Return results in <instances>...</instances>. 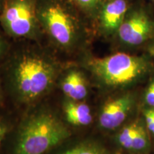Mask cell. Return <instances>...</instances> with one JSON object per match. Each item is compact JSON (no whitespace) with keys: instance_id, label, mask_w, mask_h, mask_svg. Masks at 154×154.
Returning a JSON list of instances; mask_svg holds the SVG:
<instances>
[{"instance_id":"obj_1","label":"cell","mask_w":154,"mask_h":154,"mask_svg":"<svg viewBox=\"0 0 154 154\" xmlns=\"http://www.w3.org/2000/svg\"><path fill=\"white\" fill-rule=\"evenodd\" d=\"M36 13L43 37L54 49L66 54H82L84 58L90 54L93 28L69 0H37Z\"/></svg>"},{"instance_id":"obj_2","label":"cell","mask_w":154,"mask_h":154,"mask_svg":"<svg viewBox=\"0 0 154 154\" xmlns=\"http://www.w3.org/2000/svg\"><path fill=\"white\" fill-rule=\"evenodd\" d=\"M7 82L19 101H36L51 89L59 71L56 58L34 42L12 53L7 61Z\"/></svg>"},{"instance_id":"obj_3","label":"cell","mask_w":154,"mask_h":154,"mask_svg":"<svg viewBox=\"0 0 154 154\" xmlns=\"http://www.w3.org/2000/svg\"><path fill=\"white\" fill-rule=\"evenodd\" d=\"M88 70L102 87L124 89L143 82L154 72V61L147 53L117 51L104 57L91 54L84 58Z\"/></svg>"},{"instance_id":"obj_4","label":"cell","mask_w":154,"mask_h":154,"mask_svg":"<svg viewBox=\"0 0 154 154\" xmlns=\"http://www.w3.org/2000/svg\"><path fill=\"white\" fill-rule=\"evenodd\" d=\"M70 131L54 113L42 111L31 115L19 128L13 154H44L62 143Z\"/></svg>"},{"instance_id":"obj_5","label":"cell","mask_w":154,"mask_h":154,"mask_svg":"<svg viewBox=\"0 0 154 154\" xmlns=\"http://www.w3.org/2000/svg\"><path fill=\"white\" fill-rule=\"evenodd\" d=\"M154 38V6L146 0H133L114 37L118 51H143Z\"/></svg>"},{"instance_id":"obj_6","label":"cell","mask_w":154,"mask_h":154,"mask_svg":"<svg viewBox=\"0 0 154 154\" xmlns=\"http://www.w3.org/2000/svg\"><path fill=\"white\" fill-rule=\"evenodd\" d=\"M37 0H5L0 12V25L14 39L39 43L43 34L36 13Z\"/></svg>"},{"instance_id":"obj_7","label":"cell","mask_w":154,"mask_h":154,"mask_svg":"<svg viewBox=\"0 0 154 154\" xmlns=\"http://www.w3.org/2000/svg\"><path fill=\"white\" fill-rule=\"evenodd\" d=\"M137 100L136 92L127 91L106 101L99 115L100 128L106 131L117 129L134 110Z\"/></svg>"},{"instance_id":"obj_8","label":"cell","mask_w":154,"mask_h":154,"mask_svg":"<svg viewBox=\"0 0 154 154\" xmlns=\"http://www.w3.org/2000/svg\"><path fill=\"white\" fill-rule=\"evenodd\" d=\"M133 0H106L93 26L95 35L112 40L124 20Z\"/></svg>"},{"instance_id":"obj_9","label":"cell","mask_w":154,"mask_h":154,"mask_svg":"<svg viewBox=\"0 0 154 154\" xmlns=\"http://www.w3.org/2000/svg\"><path fill=\"white\" fill-rule=\"evenodd\" d=\"M116 140L121 147L134 153H144L151 149V134L143 118L125 125L117 134Z\"/></svg>"},{"instance_id":"obj_10","label":"cell","mask_w":154,"mask_h":154,"mask_svg":"<svg viewBox=\"0 0 154 154\" xmlns=\"http://www.w3.org/2000/svg\"><path fill=\"white\" fill-rule=\"evenodd\" d=\"M61 88L63 93L73 101H82L88 94L85 77L82 72L76 69H72L67 73L61 83Z\"/></svg>"},{"instance_id":"obj_11","label":"cell","mask_w":154,"mask_h":154,"mask_svg":"<svg viewBox=\"0 0 154 154\" xmlns=\"http://www.w3.org/2000/svg\"><path fill=\"white\" fill-rule=\"evenodd\" d=\"M67 121L76 126H88L92 122L91 111L87 104L76 101H68L63 105Z\"/></svg>"},{"instance_id":"obj_12","label":"cell","mask_w":154,"mask_h":154,"mask_svg":"<svg viewBox=\"0 0 154 154\" xmlns=\"http://www.w3.org/2000/svg\"><path fill=\"white\" fill-rule=\"evenodd\" d=\"M69 1L87 19L92 26L100 9L106 0H69Z\"/></svg>"},{"instance_id":"obj_13","label":"cell","mask_w":154,"mask_h":154,"mask_svg":"<svg viewBox=\"0 0 154 154\" xmlns=\"http://www.w3.org/2000/svg\"><path fill=\"white\" fill-rule=\"evenodd\" d=\"M59 154H107L103 146L94 140L81 142Z\"/></svg>"},{"instance_id":"obj_14","label":"cell","mask_w":154,"mask_h":154,"mask_svg":"<svg viewBox=\"0 0 154 154\" xmlns=\"http://www.w3.org/2000/svg\"><path fill=\"white\" fill-rule=\"evenodd\" d=\"M142 118L151 136L154 137V109L145 106L142 109Z\"/></svg>"},{"instance_id":"obj_15","label":"cell","mask_w":154,"mask_h":154,"mask_svg":"<svg viewBox=\"0 0 154 154\" xmlns=\"http://www.w3.org/2000/svg\"><path fill=\"white\" fill-rule=\"evenodd\" d=\"M143 99L146 107L154 108V77L150 79L144 90Z\"/></svg>"},{"instance_id":"obj_16","label":"cell","mask_w":154,"mask_h":154,"mask_svg":"<svg viewBox=\"0 0 154 154\" xmlns=\"http://www.w3.org/2000/svg\"><path fill=\"white\" fill-rule=\"evenodd\" d=\"M11 126L2 116H0V146L10 131Z\"/></svg>"},{"instance_id":"obj_17","label":"cell","mask_w":154,"mask_h":154,"mask_svg":"<svg viewBox=\"0 0 154 154\" xmlns=\"http://www.w3.org/2000/svg\"><path fill=\"white\" fill-rule=\"evenodd\" d=\"M9 52V44L5 38L0 34V62L7 57Z\"/></svg>"},{"instance_id":"obj_18","label":"cell","mask_w":154,"mask_h":154,"mask_svg":"<svg viewBox=\"0 0 154 154\" xmlns=\"http://www.w3.org/2000/svg\"><path fill=\"white\" fill-rule=\"evenodd\" d=\"M143 52L147 53L154 61V38L146 46Z\"/></svg>"},{"instance_id":"obj_19","label":"cell","mask_w":154,"mask_h":154,"mask_svg":"<svg viewBox=\"0 0 154 154\" xmlns=\"http://www.w3.org/2000/svg\"><path fill=\"white\" fill-rule=\"evenodd\" d=\"M5 0H0V12H1L2 10L4 4H5Z\"/></svg>"},{"instance_id":"obj_20","label":"cell","mask_w":154,"mask_h":154,"mask_svg":"<svg viewBox=\"0 0 154 154\" xmlns=\"http://www.w3.org/2000/svg\"><path fill=\"white\" fill-rule=\"evenodd\" d=\"M2 83L1 79H0V101H1L2 99Z\"/></svg>"},{"instance_id":"obj_21","label":"cell","mask_w":154,"mask_h":154,"mask_svg":"<svg viewBox=\"0 0 154 154\" xmlns=\"http://www.w3.org/2000/svg\"><path fill=\"white\" fill-rule=\"evenodd\" d=\"M147 2H150L151 4H152L154 6V0H146Z\"/></svg>"},{"instance_id":"obj_22","label":"cell","mask_w":154,"mask_h":154,"mask_svg":"<svg viewBox=\"0 0 154 154\" xmlns=\"http://www.w3.org/2000/svg\"><path fill=\"white\" fill-rule=\"evenodd\" d=\"M153 109H154V108H153Z\"/></svg>"}]
</instances>
